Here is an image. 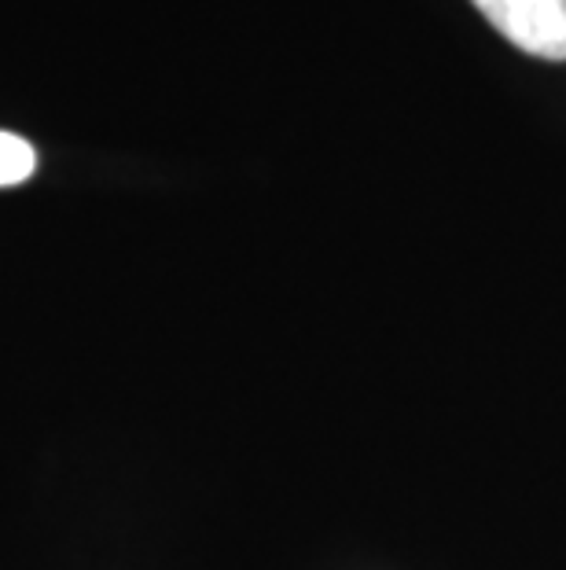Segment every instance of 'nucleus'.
Wrapping results in <instances>:
<instances>
[{"label":"nucleus","mask_w":566,"mask_h":570,"mask_svg":"<svg viewBox=\"0 0 566 570\" xmlns=\"http://www.w3.org/2000/svg\"><path fill=\"white\" fill-rule=\"evenodd\" d=\"M523 52L566 63V0H471Z\"/></svg>","instance_id":"nucleus-1"},{"label":"nucleus","mask_w":566,"mask_h":570,"mask_svg":"<svg viewBox=\"0 0 566 570\" xmlns=\"http://www.w3.org/2000/svg\"><path fill=\"white\" fill-rule=\"evenodd\" d=\"M38 169V151L30 140L16 137V132L0 129V188H16L22 180L33 177Z\"/></svg>","instance_id":"nucleus-2"}]
</instances>
